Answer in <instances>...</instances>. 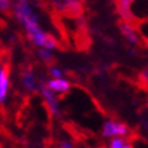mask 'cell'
I'll return each instance as SVG.
<instances>
[{
  "mask_svg": "<svg viewBox=\"0 0 148 148\" xmlns=\"http://www.w3.org/2000/svg\"><path fill=\"white\" fill-rule=\"evenodd\" d=\"M14 12L15 16L19 19V22L22 23L26 29L29 37L34 36L36 33L41 32V27L37 23V16L32 11L30 5L27 3V0H14L12 1Z\"/></svg>",
  "mask_w": 148,
  "mask_h": 148,
  "instance_id": "1",
  "label": "cell"
},
{
  "mask_svg": "<svg viewBox=\"0 0 148 148\" xmlns=\"http://www.w3.org/2000/svg\"><path fill=\"white\" fill-rule=\"evenodd\" d=\"M103 136L105 137H110V136H129V128L125 125L124 122H117V121H108L103 125Z\"/></svg>",
  "mask_w": 148,
  "mask_h": 148,
  "instance_id": "2",
  "label": "cell"
},
{
  "mask_svg": "<svg viewBox=\"0 0 148 148\" xmlns=\"http://www.w3.org/2000/svg\"><path fill=\"white\" fill-rule=\"evenodd\" d=\"M41 92L44 95V98L46 99V105L54 116H60V112H58V105H57V98L52 94V91L45 86V83H41Z\"/></svg>",
  "mask_w": 148,
  "mask_h": 148,
  "instance_id": "3",
  "label": "cell"
},
{
  "mask_svg": "<svg viewBox=\"0 0 148 148\" xmlns=\"http://www.w3.org/2000/svg\"><path fill=\"white\" fill-rule=\"evenodd\" d=\"M8 91V67L0 69V103H3Z\"/></svg>",
  "mask_w": 148,
  "mask_h": 148,
  "instance_id": "4",
  "label": "cell"
},
{
  "mask_svg": "<svg viewBox=\"0 0 148 148\" xmlns=\"http://www.w3.org/2000/svg\"><path fill=\"white\" fill-rule=\"evenodd\" d=\"M120 27H121V32H122V34L125 36L126 40L129 41V42H132V44H135V45H139L140 38H139V36H137L136 30L133 29V26L128 25L126 22H122L121 25H120Z\"/></svg>",
  "mask_w": 148,
  "mask_h": 148,
  "instance_id": "5",
  "label": "cell"
},
{
  "mask_svg": "<svg viewBox=\"0 0 148 148\" xmlns=\"http://www.w3.org/2000/svg\"><path fill=\"white\" fill-rule=\"evenodd\" d=\"M22 84L23 87L26 88L27 91H34L37 90V84H36V77L33 75V72L30 69H26V71L23 72V76H22Z\"/></svg>",
  "mask_w": 148,
  "mask_h": 148,
  "instance_id": "6",
  "label": "cell"
},
{
  "mask_svg": "<svg viewBox=\"0 0 148 148\" xmlns=\"http://www.w3.org/2000/svg\"><path fill=\"white\" fill-rule=\"evenodd\" d=\"M69 87H71L69 82L63 80V79H60V77L50 80L49 84H48V88L56 91V92H67V91L69 90Z\"/></svg>",
  "mask_w": 148,
  "mask_h": 148,
  "instance_id": "7",
  "label": "cell"
},
{
  "mask_svg": "<svg viewBox=\"0 0 148 148\" xmlns=\"http://www.w3.org/2000/svg\"><path fill=\"white\" fill-rule=\"evenodd\" d=\"M38 54L44 58V61H46V63H52V60H53V58H52V54H50L49 52H46L45 49H41L40 52H38Z\"/></svg>",
  "mask_w": 148,
  "mask_h": 148,
  "instance_id": "8",
  "label": "cell"
},
{
  "mask_svg": "<svg viewBox=\"0 0 148 148\" xmlns=\"http://www.w3.org/2000/svg\"><path fill=\"white\" fill-rule=\"evenodd\" d=\"M124 144H125L124 139H114L112 143H110V148H122Z\"/></svg>",
  "mask_w": 148,
  "mask_h": 148,
  "instance_id": "9",
  "label": "cell"
},
{
  "mask_svg": "<svg viewBox=\"0 0 148 148\" xmlns=\"http://www.w3.org/2000/svg\"><path fill=\"white\" fill-rule=\"evenodd\" d=\"M0 10L8 11L10 10V1L8 0H0Z\"/></svg>",
  "mask_w": 148,
  "mask_h": 148,
  "instance_id": "10",
  "label": "cell"
},
{
  "mask_svg": "<svg viewBox=\"0 0 148 148\" xmlns=\"http://www.w3.org/2000/svg\"><path fill=\"white\" fill-rule=\"evenodd\" d=\"M50 73H52V75H54V76H56V79H58V77L63 75V73H61V71H60L58 68H52V69H50Z\"/></svg>",
  "mask_w": 148,
  "mask_h": 148,
  "instance_id": "11",
  "label": "cell"
},
{
  "mask_svg": "<svg viewBox=\"0 0 148 148\" xmlns=\"http://www.w3.org/2000/svg\"><path fill=\"white\" fill-rule=\"evenodd\" d=\"M122 148H132V145H130V144H124V147Z\"/></svg>",
  "mask_w": 148,
  "mask_h": 148,
  "instance_id": "12",
  "label": "cell"
}]
</instances>
